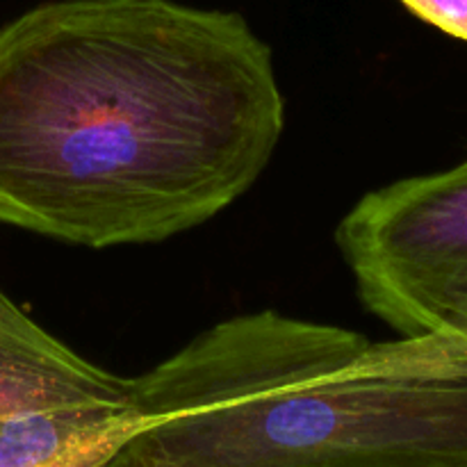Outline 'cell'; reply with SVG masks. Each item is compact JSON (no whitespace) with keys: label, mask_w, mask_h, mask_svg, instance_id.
I'll list each match as a JSON object with an SVG mask.
<instances>
[{"label":"cell","mask_w":467,"mask_h":467,"mask_svg":"<svg viewBox=\"0 0 467 467\" xmlns=\"http://www.w3.org/2000/svg\"><path fill=\"white\" fill-rule=\"evenodd\" d=\"M285 128L274 53L242 14L53 0L0 27V223L155 244L255 185Z\"/></svg>","instance_id":"cell-1"},{"label":"cell","mask_w":467,"mask_h":467,"mask_svg":"<svg viewBox=\"0 0 467 467\" xmlns=\"http://www.w3.org/2000/svg\"><path fill=\"white\" fill-rule=\"evenodd\" d=\"M336 244L368 313L467 358V160L368 192Z\"/></svg>","instance_id":"cell-3"},{"label":"cell","mask_w":467,"mask_h":467,"mask_svg":"<svg viewBox=\"0 0 467 467\" xmlns=\"http://www.w3.org/2000/svg\"><path fill=\"white\" fill-rule=\"evenodd\" d=\"M400 3L429 26L467 41V0H400Z\"/></svg>","instance_id":"cell-6"},{"label":"cell","mask_w":467,"mask_h":467,"mask_svg":"<svg viewBox=\"0 0 467 467\" xmlns=\"http://www.w3.org/2000/svg\"><path fill=\"white\" fill-rule=\"evenodd\" d=\"M130 404L132 379L78 356L0 290V420Z\"/></svg>","instance_id":"cell-4"},{"label":"cell","mask_w":467,"mask_h":467,"mask_svg":"<svg viewBox=\"0 0 467 467\" xmlns=\"http://www.w3.org/2000/svg\"><path fill=\"white\" fill-rule=\"evenodd\" d=\"M141 424L132 404L0 420V467H100Z\"/></svg>","instance_id":"cell-5"},{"label":"cell","mask_w":467,"mask_h":467,"mask_svg":"<svg viewBox=\"0 0 467 467\" xmlns=\"http://www.w3.org/2000/svg\"><path fill=\"white\" fill-rule=\"evenodd\" d=\"M144 424L100 467H467V368L276 310L132 379Z\"/></svg>","instance_id":"cell-2"}]
</instances>
